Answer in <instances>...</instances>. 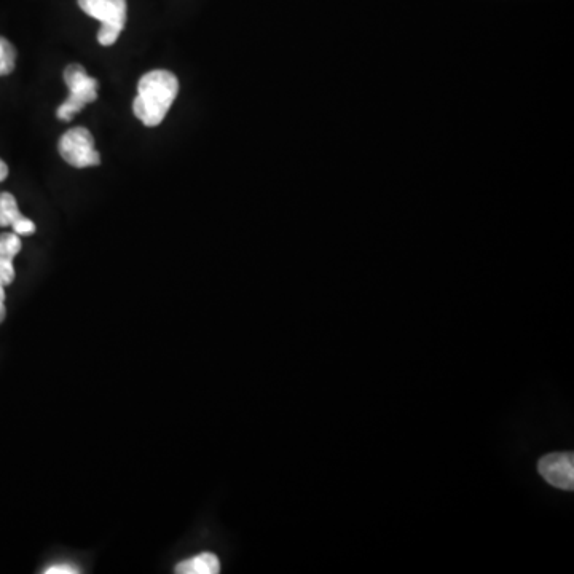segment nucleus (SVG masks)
Listing matches in <instances>:
<instances>
[{
    "label": "nucleus",
    "mask_w": 574,
    "mask_h": 574,
    "mask_svg": "<svg viewBox=\"0 0 574 574\" xmlns=\"http://www.w3.org/2000/svg\"><path fill=\"white\" fill-rule=\"evenodd\" d=\"M179 93V80L165 69L147 72L139 80L138 96L134 99V115L150 128L160 125L170 112Z\"/></svg>",
    "instance_id": "f257e3e1"
},
{
    "label": "nucleus",
    "mask_w": 574,
    "mask_h": 574,
    "mask_svg": "<svg viewBox=\"0 0 574 574\" xmlns=\"http://www.w3.org/2000/svg\"><path fill=\"white\" fill-rule=\"evenodd\" d=\"M79 7L91 18L101 23L98 42L103 47H111L125 29L128 18L126 0H79Z\"/></svg>",
    "instance_id": "f03ea898"
},
{
    "label": "nucleus",
    "mask_w": 574,
    "mask_h": 574,
    "mask_svg": "<svg viewBox=\"0 0 574 574\" xmlns=\"http://www.w3.org/2000/svg\"><path fill=\"white\" fill-rule=\"evenodd\" d=\"M64 82L71 95L59 106L56 115L63 122H71L75 114L98 99V80L90 77L80 64H71L64 69Z\"/></svg>",
    "instance_id": "7ed1b4c3"
},
{
    "label": "nucleus",
    "mask_w": 574,
    "mask_h": 574,
    "mask_svg": "<svg viewBox=\"0 0 574 574\" xmlns=\"http://www.w3.org/2000/svg\"><path fill=\"white\" fill-rule=\"evenodd\" d=\"M59 154L67 165L74 168H90L101 163V155L95 149V138L87 128H72L59 139Z\"/></svg>",
    "instance_id": "20e7f679"
},
{
    "label": "nucleus",
    "mask_w": 574,
    "mask_h": 574,
    "mask_svg": "<svg viewBox=\"0 0 574 574\" xmlns=\"http://www.w3.org/2000/svg\"><path fill=\"white\" fill-rule=\"evenodd\" d=\"M538 471L547 484L571 492L574 488V457L573 453H549L541 458Z\"/></svg>",
    "instance_id": "39448f33"
},
{
    "label": "nucleus",
    "mask_w": 574,
    "mask_h": 574,
    "mask_svg": "<svg viewBox=\"0 0 574 574\" xmlns=\"http://www.w3.org/2000/svg\"><path fill=\"white\" fill-rule=\"evenodd\" d=\"M219 571H221V562L217 559V555L211 552L195 555L176 567V573L179 574H217Z\"/></svg>",
    "instance_id": "423d86ee"
},
{
    "label": "nucleus",
    "mask_w": 574,
    "mask_h": 574,
    "mask_svg": "<svg viewBox=\"0 0 574 574\" xmlns=\"http://www.w3.org/2000/svg\"><path fill=\"white\" fill-rule=\"evenodd\" d=\"M21 216L23 214L20 213V208L12 193H0V227L15 224Z\"/></svg>",
    "instance_id": "0eeeda50"
},
{
    "label": "nucleus",
    "mask_w": 574,
    "mask_h": 574,
    "mask_svg": "<svg viewBox=\"0 0 574 574\" xmlns=\"http://www.w3.org/2000/svg\"><path fill=\"white\" fill-rule=\"evenodd\" d=\"M16 50L7 39L0 37V77L12 74L15 69Z\"/></svg>",
    "instance_id": "6e6552de"
},
{
    "label": "nucleus",
    "mask_w": 574,
    "mask_h": 574,
    "mask_svg": "<svg viewBox=\"0 0 574 574\" xmlns=\"http://www.w3.org/2000/svg\"><path fill=\"white\" fill-rule=\"evenodd\" d=\"M21 251L20 235L16 233H2L0 235V256L15 259Z\"/></svg>",
    "instance_id": "1a4fd4ad"
},
{
    "label": "nucleus",
    "mask_w": 574,
    "mask_h": 574,
    "mask_svg": "<svg viewBox=\"0 0 574 574\" xmlns=\"http://www.w3.org/2000/svg\"><path fill=\"white\" fill-rule=\"evenodd\" d=\"M15 280V268H13V259L0 256V283L4 286L12 284Z\"/></svg>",
    "instance_id": "9d476101"
},
{
    "label": "nucleus",
    "mask_w": 574,
    "mask_h": 574,
    "mask_svg": "<svg viewBox=\"0 0 574 574\" xmlns=\"http://www.w3.org/2000/svg\"><path fill=\"white\" fill-rule=\"evenodd\" d=\"M12 227L16 235H32V233L36 232V224L24 216H21Z\"/></svg>",
    "instance_id": "9b49d317"
},
{
    "label": "nucleus",
    "mask_w": 574,
    "mask_h": 574,
    "mask_svg": "<svg viewBox=\"0 0 574 574\" xmlns=\"http://www.w3.org/2000/svg\"><path fill=\"white\" fill-rule=\"evenodd\" d=\"M79 573L77 568L72 567V565H67V563H59V565H53V567L45 570V574H75Z\"/></svg>",
    "instance_id": "f8f14e48"
},
{
    "label": "nucleus",
    "mask_w": 574,
    "mask_h": 574,
    "mask_svg": "<svg viewBox=\"0 0 574 574\" xmlns=\"http://www.w3.org/2000/svg\"><path fill=\"white\" fill-rule=\"evenodd\" d=\"M4 284L0 283V323L4 321L7 310H5V289Z\"/></svg>",
    "instance_id": "ddd939ff"
},
{
    "label": "nucleus",
    "mask_w": 574,
    "mask_h": 574,
    "mask_svg": "<svg viewBox=\"0 0 574 574\" xmlns=\"http://www.w3.org/2000/svg\"><path fill=\"white\" fill-rule=\"evenodd\" d=\"M8 176V166L4 160H0V182H4Z\"/></svg>",
    "instance_id": "4468645a"
}]
</instances>
